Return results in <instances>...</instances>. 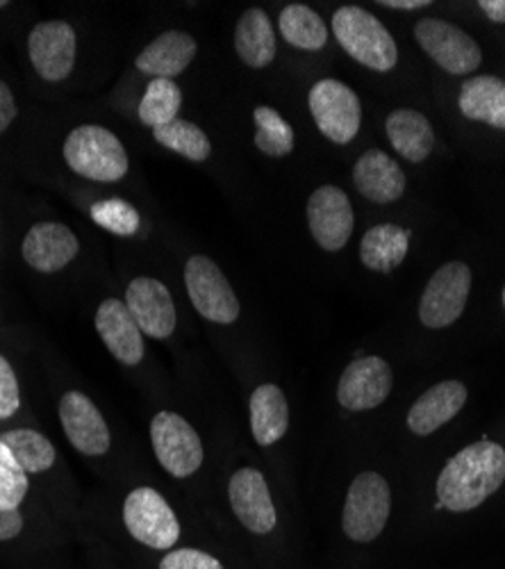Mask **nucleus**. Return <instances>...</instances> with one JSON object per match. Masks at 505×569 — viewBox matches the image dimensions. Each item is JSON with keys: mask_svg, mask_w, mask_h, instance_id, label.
<instances>
[{"mask_svg": "<svg viewBox=\"0 0 505 569\" xmlns=\"http://www.w3.org/2000/svg\"><path fill=\"white\" fill-rule=\"evenodd\" d=\"M505 481V451L496 442H476L453 456L437 479V503L467 512L489 499Z\"/></svg>", "mask_w": 505, "mask_h": 569, "instance_id": "f257e3e1", "label": "nucleus"}, {"mask_svg": "<svg viewBox=\"0 0 505 569\" xmlns=\"http://www.w3.org/2000/svg\"><path fill=\"white\" fill-rule=\"evenodd\" d=\"M333 32L355 62L374 71H392L396 67V41L372 12L355 6L340 8L333 17Z\"/></svg>", "mask_w": 505, "mask_h": 569, "instance_id": "f03ea898", "label": "nucleus"}, {"mask_svg": "<svg viewBox=\"0 0 505 569\" xmlns=\"http://www.w3.org/2000/svg\"><path fill=\"white\" fill-rule=\"evenodd\" d=\"M71 171L99 182H117L128 171L125 149L114 132L101 126H80L64 141Z\"/></svg>", "mask_w": 505, "mask_h": 569, "instance_id": "7ed1b4c3", "label": "nucleus"}, {"mask_svg": "<svg viewBox=\"0 0 505 569\" xmlns=\"http://www.w3.org/2000/svg\"><path fill=\"white\" fill-rule=\"evenodd\" d=\"M392 492L376 471H362L349 488L342 529L353 542H374L390 519Z\"/></svg>", "mask_w": 505, "mask_h": 569, "instance_id": "20e7f679", "label": "nucleus"}, {"mask_svg": "<svg viewBox=\"0 0 505 569\" xmlns=\"http://www.w3.org/2000/svg\"><path fill=\"white\" fill-rule=\"evenodd\" d=\"M123 521L130 536L151 549H171L180 538V525L171 506L153 488H137L128 495Z\"/></svg>", "mask_w": 505, "mask_h": 569, "instance_id": "39448f33", "label": "nucleus"}, {"mask_svg": "<svg viewBox=\"0 0 505 569\" xmlns=\"http://www.w3.org/2000/svg\"><path fill=\"white\" fill-rule=\"evenodd\" d=\"M151 442L160 465L175 479H188L203 465V445L188 419L158 412L151 423Z\"/></svg>", "mask_w": 505, "mask_h": 569, "instance_id": "423d86ee", "label": "nucleus"}, {"mask_svg": "<svg viewBox=\"0 0 505 569\" xmlns=\"http://www.w3.org/2000/svg\"><path fill=\"white\" fill-rule=\"evenodd\" d=\"M310 112L316 128L335 144H349L360 130V101L355 91L340 80H319L310 89Z\"/></svg>", "mask_w": 505, "mask_h": 569, "instance_id": "0eeeda50", "label": "nucleus"}, {"mask_svg": "<svg viewBox=\"0 0 505 569\" xmlns=\"http://www.w3.org/2000/svg\"><path fill=\"white\" fill-rule=\"evenodd\" d=\"M472 292V269L465 262H446L428 280L420 319L428 328H444L457 321L465 312Z\"/></svg>", "mask_w": 505, "mask_h": 569, "instance_id": "6e6552de", "label": "nucleus"}, {"mask_svg": "<svg viewBox=\"0 0 505 569\" xmlns=\"http://www.w3.org/2000/svg\"><path fill=\"white\" fill-rule=\"evenodd\" d=\"M415 37L422 49L453 76H469L483 62L481 46L463 28L453 23L440 19H422L415 26Z\"/></svg>", "mask_w": 505, "mask_h": 569, "instance_id": "1a4fd4ad", "label": "nucleus"}, {"mask_svg": "<svg viewBox=\"0 0 505 569\" xmlns=\"http://www.w3.org/2000/svg\"><path fill=\"white\" fill-rule=\"evenodd\" d=\"M185 284L201 317L216 323L238 321L240 299L216 262L205 256H194L185 267Z\"/></svg>", "mask_w": 505, "mask_h": 569, "instance_id": "9d476101", "label": "nucleus"}, {"mask_svg": "<svg viewBox=\"0 0 505 569\" xmlns=\"http://www.w3.org/2000/svg\"><path fill=\"white\" fill-rule=\"evenodd\" d=\"M307 223L316 244L326 251H340L353 234V206L344 189L324 184L307 201Z\"/></svg>", "mask_w": 505, "mask_h": 569, "instance_id": "9b49d317", "label": "nucleus"}, {"mask_svg": "<svg viewBox=\"0 0 505 569\" xmlns=\"http://www.w3.org/2000/svg\"><path fill=\"white\" fill-rule=\"evenodd\" d=\"M75 30L67 21H43L28 37V53L34 71L49 82L71 76L75 64Z\"/></svg>", "mask_w": 505, "mask_h": 569, "instance_id": "f8f14e48", "label": "nucleus"}, {"mask_svg": "<svg viewBox=\"0 0 505 569\" xmlns=\"http://www.w3.org/2000/svg\"><path fill=\"white\" fill-rule=\"evenodd\" d=\"M392 386L394 373L383 358H357L344 369L340 378L337 401L349 410H372L390 397Z\"/></svg>", "mask_w": 505, "mask_h": 569, "instance_id": "ddd939ff", "label": "nucleus"}, {"mask_svg": "<svg viewBox=\"0 0 505 569\" xmlns=\"http://www.w3.org/2000/svg\"><path fill=\"white\" fill-rule=\"evenodd\" d=\"M125 308L144 336L166 340L175 330V306L171 292L155 278H134L125 292Z\"/></svg>", "mask_w": 505, "mask_h": 569, "instance_id": "4468645a", "label": "nucleus"}, {"mask_svg": "<svg viewBox=\"0 0 505 569\" xmlns=\"http://www.w3.org/2000/svg\"><path fill=\"white\" fill-rule=\"evenodd\" d=\"M60 421L69 442L84 456H103L110 449V429L89 397L67 392L60 401Z\"/></svg>", "mask_w": 505, "mask_h": 569, "instance_id": "2eb2a0df", "label": "nucleus"}, {"mask_svg": "<svg viewBox=\"0 0 505 569\" xmlns=\"http://www.w3.org/2000/svg\"><path fill=\"white\" fill-rule=\"evenodd\" d=\"M228 497H231L235 517L251 533L264 536L275 529L279 517H275L269 486L257 469L244 467L235 471V477L228 483Z\"/></svg>", "mask_w": 505, "mask_h": 569, "instance_id": "dca6fc26", "label": "nucleus"}, {"mask_svg": "<svg viewBox=\"0 0 505 569\" xmlns=\"http://www.w3.org/2000/svg\"><path fill=\"white\" fill-rule=\"evenodd\" d=\"M97 330L110 353L128 365H140L144 358V333L134 317L119 299H105L97 310Z\"/></svg>", "mask_w": 505, "mask_h": 569, "instance_id": "f3484780", "label": "nucleus"}, {"mask_svg": "<svg viewBox=\"0 0 505 569\" xmlns=\"http://www.w3.org/2000/svg\"><path fill=\"white\" fill-rule=\"evenodd\" d=\"M78 251V237L67 226L53 221L32 226L23 240V260L41 273L64 269Z\"/></svg>", "mask_w": 505, "mask_h": 569, "instance_id": "a211bd4d", "label": "nucleus"}, {"mask_svg": "<svg viewBox=\"0 0 505 569\" xmlns=\"http://www.w3.org/2000/svg\"><path fill=\"white\" fill-rule=\"evenodd\" d=\"M357 192L372 203H394L405 192V173L396 160L383 151H366L353 169Z\"/></svg>", "mask_w": 505, "mask_h": 569, "instance_id": "6ab92c4d", "label": "nucleus"}, {"mask_svg": "<svg viewBox=\"0 0 505 569\" xmlns=\"http://www.w3.org/2000/svg\"><path fill=\"white\" fill-rule=\"evenodd\" d=\"M196 51H199V43L194 41L192 34L169 30L160 34L155 41H151L134 64L147 76L171 80L192 64V60L196 58Z\"/></svg>", "mask_w": 505, "mask_h": 569, "instance_id": "aec40b11", "label": "nucleus"}, {"mask_svg": "<svg viewBox=\"0 0 505 569\" xmlns=\"http://www.w3.org/2000/svg\"><path fill=\"white\" fill-rule=\"evenodd\" d=\"M467 401V388L461 381H444L424 392L407 412V426L412 433L431 436L440 426L451 421Z\"/></svg>", "mask_w": 505, "mask_h": 569, "instance_id": "412c9836", "label": "nucleus"}, {"mask_svg": "<svg viewBox=\"0 0 505 569\" xmlns=\"http://www.w3.org/2000/svg\"><path fill=\"white\" fill-rule=\"evenodd\" d=\"M387 137L392 147L410 162H424L433 147H435V132L431 121L417 110H396L387 117Z\"/></svg>", "mask_w": 505, "mask_h": 569, "instance_id": "4be33fe9", "label": "nucleus"}, {"mask_svg": "<svg viewBox=\"0 0 505 569\" xmlns=\"http://www.w3.org/2000/svg\"><path fill=\"white\" fill-rule=\"evenodd\" d=\"M290 429V408L279 386H260L251 397V431L257 445L279 442Z\"/></svg>", "mask_w": 505, "mask_h": 569, "instance_id": "5701e85b", "label": "nucleus"}, {"mask_svg": "<svg viewBox=\"0 0 505 569\" xmlns=\"http://www.w3.org/2000/svg\"><path fill=\"white\" fill-rule=\"evenodd\" d=\"M461 112L472 121H483L505 130V80L478 76L461 89Z\"/></svg>", "mask_w": 505, "mask_h": 569, "instance_id": "b1692460", "label": "nucleus"}, {"mask_svg": "<svg viewBox=\"0 0 505 569\" xmlns=\"http://www.w3.org/2000/svg\"><path fill=\"white\" fill-rule=\"evenodd\" d=\"M407 247H410V230H403L392 223H383L366 230L360 244V258L366 269L390 273L405 260Z\"/></svg>", "mask_w": 505, "mask_h": 569, "instance_id": "393cba45", "label": "nucleus"}, {"mask_svg": "<svg viewBox=\"0 0 505 569\" xmlns=\"http://www.w3.org/2000/svg\"><path fill=\"white\" fill-rule=\"evenodd\" d=\"M235 49L242 62L264 69L275 58V34L264 10H246L235 30Z\"/></svg>", "mask_w": 505, "mask_h": 569, "instance_id": "a878e982", "label": "nucleus"}, {"mask_svg": "<svg viewBox=\"0 0 505 569\" xmlns=\"http://www.w3.org/2000/svg\"><path fill=\"white\" fill-rule=\"evenodd\" d=\"M283 37L303 51H321L329 41V28L321 17L307 6H287L281 12Z\"/></svg>", "mask_w": 505, "mask_h": 569, "instance_id": "bb28decb", "label": "nucleus"}, {"mask_svg": "<svg viewBox=\"0 0 505 569\" xmlns=\"http://www.w3.org/2000/svg\"><path fill=\"white\" fill-rule=\"evenodd\" d=\"M0 442L10 449V453L26 473H41L46 469H51L55 462V449L51 440L32 429L8 431L0 436Z\"/></svg>", "mask_w": 505, "mask_h": 569, "instance_id": "cd10ccee", "label": "nucleus"}, {"mask_svg": "<svg viewBox=\"0 0 505 569\" xmlns=\"http://www.w3.org/2000/svg\"><path fill=\"white\" fill-rule=\"evenodd\" d=\"M155 141L173 153H180L182 158H188L192 162H203L212 153V144L208 134L194 126L192 121L185 119H175L166 126H160L153 130Z\"/></svg>", "mask_w": 505, "mask_h": 569, "instance_id": "c85d7f7f", "label": "nucleus"}, {"mask_svg": "<svg viewBox=\"0 0 505 569\" xmlns=\"http://www.w3.org/2000/svg\"><path fill=\"white\" fill-rule=\"evenodd\" d=\"M182 106V91L173 80L155 78L151 80L144 99L140 103V119L144 126H151L153 130L160 126H166L178 119Z\"/></svg>", "mask_w": 505, "mask_h": 569, "instance_id": "c756f323", "label": "nucleus"}, {"mask_svg": "<svg viewBox=\"0 0 505 569\" xmlns=\"http://www.w3.org/2000/svg\"><path fill=\"white\" fill-rule=\"evenodd\" d=\"M255 119V147L264 156L281 158L294 149V130L292 126L275 112L273 108L260 106L253 112Z\"/></svg>", "mask_w": 505, "mask_h": 569, "instance_id": "7c9ffc66", "label": "nucleus"}, {"mask_svg": "<svg viewBox=\"0 0 505 569\" xmlns=\"http://www.w3.org/2000/svg\"><path fill=\"white\" fill-rule=\"evenodd\" d=\"M91 219H94L101 228L121 237L134 234L142 223L140 212L123 199H108V201L94 203L91 206Z\"/></svg>", "mask_w": 505, "mask_h": 569, "instance_id": "2f4dec72", "label": "nucleus"}, {"mask_svg": "<svg viewBox=\"0 0 505 569\" xmlns=\"http://www.w3.org/2000/svg\"><path fill=\"white\" fill-rule=\"evenodd\" d=\"M28 495V473L14 460L10 449L0 442V508L19 510Z\"/></svg>", "mask_w": 505, "mask_h": 569, "instance_id": "473e14b6", "label": "nucleus"}, {"mask_svg": "<svg viewBox=\"0 0 505 569\" xmlns=\"http://www.w3.org/2000/svg\"><path fill=\"white\" fill-rule=\"evenodd\" d=\"M160 569H223V565L199 549H175L162 558Z\"/></svg>", "mask_w": 505, "mask_h": 569, "instance_id": "72a5a7b5", "label": "nucleus"}, {"mask_svg": "<svg viewBox=\"0 0 505 569\" xmlns=\"http://www.w3.org/2000/svg\"><path fill=\"white\" fill-rule=\"evenodd\" d=\"M21 406L19 381L12 365L0 356V419H10Z\"/></svg>", "mask_w": 505, "mask_h": 569, "instance_id": "f704fd0d", "label": "nucleus"}, {"mask_svg": "<svg viewBox=\"0 0 505 569\" xmlns=\"http://www.w3.org/2000/svg\"><path fill=\"white\" fill-rule=\"evenodd\" d=\"M17 119V101L10 87L0 80V132H6L10 123Z\"/></svg>", "mask_w": 505, "mask_h": 569, "instance_id": "c9c22d12", "label": "nucleus"}, {"mask_svg": "<svg viewBox=\"0 0 505 569\" xmlns=\"http://www.w3.org/2000/svg\"><path fill=\"white\" fill-rule=\"evenodd\" d=\"M23 531V517L19 510L0 508V542L12 540Z\"/></svg>", "mask_w": 505, "mask_h": 569, "instance_id": "e433bc0d", "label": "nucleus"}, {"mask_svg": "<svg viewBox=\"0 0 505 569\" xmlns=\"http://www.w3.org/2000/svg\"><path fill=\"white\" fill-rule=\"evenodd\" d=\"M478 8L489 17L494 23H505V0H481Z\"/></svg>", "mask_w": 505, "mask_h": 569, "instance_id": "4c0bfd02", "label": "nucleus"}, {"mask_svg": "<svg viewBox=\"0 0 505 569\" xmlns=\"http://www.w3.org/2000/svg\"><path fill=\"white\" fill-rule=\"evenodd\" d=\"M428 6L431 0H383V8H394V10H420Z\"/></svg>", "mask_w": 505, "mask_h": 569, "instance_id": "58836bf2", "label": "nucleus"}, {"mask_svg": "<svg viewBox=\"0 0 505 569\" xmlns=\"http://www.w3.org/2000/svg\"><path fill=\"white\" fill-rule=\"evenodd\" d=\"M0 8H8V0H0Z\"/></svg>", "mask_w": 505, "mask_h": 569, "instance_id": "ea45409f", "label": "nucleus"}, {"mask_svg": "<svg viewBox=\"0 0 505 569\" xmlns=\"http://www.w3.org/2000/svg\"><path fill=\"white\" fill-rule=\"evenodd\" d=\"M503 308H505V288H503Z\"/></svg>", "mask_w": 505, "mask_h": 569, "instance_id": "a19ab883", "label": "nucleus"}]
</instances>
